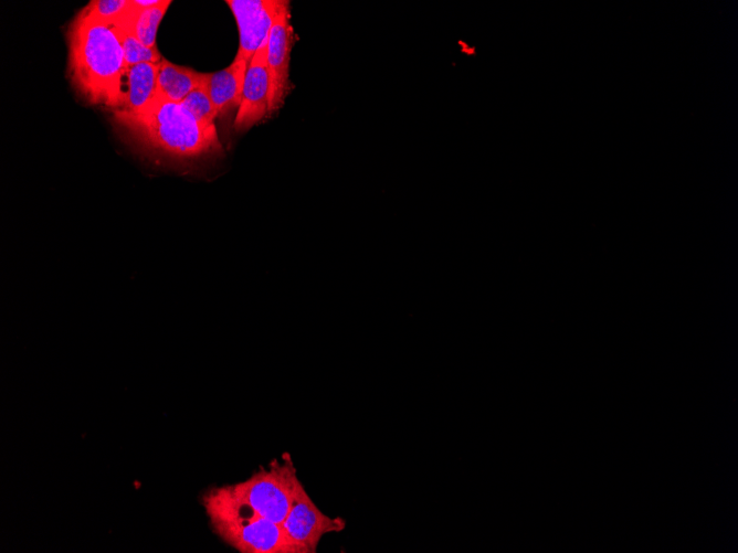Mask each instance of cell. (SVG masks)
<instances>
[{"instance_id":"7c38bea8","label":"cell","mask_w":738,"mask_h":553,"mask_svg":"<svg viewBox=\"0 0 738 553\" xmlns=\"http://www.w3.org/2000/svg\"><path fill=\"white\" fill-rule=\"evenodd\" d=\"M131 7L110 25L120 43L125 66L139 63L158 64L162 55L156 47L145 46L135 35L131 24Z\"/></svg>"},{"instance_id":"9a60e30c","label":"cell","mask_w":738,"mask_h":553,"mask_svg":"<svg viewBox=\"0 0 738 553\" xmlns=\"http://www.w3.org/2000/svg\"><path fill=\"white\" fill-rule=\"evenodd\" d=\"M131 7V0H95L83 9L92 17L112 24Z\"/></svg>"},{"instance_id":"52a82bcc","label":"cell","mask_w":738,"mask_h":553,"mask_svg":"<svg viewBox=\"0 0 738 553\" xmlns=\"http://www.w3.org/2000/svg\"><path fill=\"white\" fill-rule=\"evenodd\" d=\"M287 0H226L240 34L236 56L250 63L260 45L268 38L270 30L288 3Z\"/></svg>"},{"instance_id":"30bf717a","label":"cell","mask_w":738,"mask_h":553,"mask_svg":"<svg viewBox=\"0 0 738 553\" xmlns=\"http://www.w3.org/2000/svg\"><path fill=\"white\" fill-rule=\"evenodd\" d=\"M158 64L139 63L125 66L117 109L137 113L157 98Z\"/></svg>"},{"instance_id":"2e32d148","label":"cell","mask_w":738,"mask_h":553,"mask_svg":"<svg viewBox=\"0 0 738 553\" xmlns=\"http://www.w3.org/2000/svg\"><path fill=\"white\" fill-rule=\"evenodd\" d=\"M161 0H131V3L137 9H147L154 6H157Z\"/></svg>"},{"instance_id":"8992f818","label":"cell","mask_w":738,"mask_h":553,"mask_svg":"<svg viewBox=\"0 0 738 553\" xmlns=\"http://www.w3.org/2000/svg\"><path fill=\"white\" fill-rule=\"evenodd\" d=\"M294 42L289 2L275 19L267 39V68L270 75L268 117L284 104L291 91L289 61Z\"/></svg>"},{"instance_id":"7a4b0ae2","label":"cell","mask_w":738,"mask_h":553,"mask_svg":"<svg viewBox=\"0 0 738 553\" xmlns=\"http://www.w3.org/2000/svg\"><path fill=\"white\" fill-rule=\"evenodd\" d=\"M115 125L146 151L194 160L221 151L214 124L199 121L180 103L156 98L137 113L112 110Z\"/></svg>"},{"instance_id":"4fadbf2b","label":"cell","mask_w":738,"mask_h":553,"mask_svg":"<svg viewBox=\"0 0 738 553\" xmlns=\"http://www.w3.org/2000/svg\"><path fill=\"white\" fill-rule=\"evenodd\" d=\"M171 3L172 1L170 0H161L159 4L147 9H137L133 6V30L137 39L145 46L156 47V34L158 26Z\"/></svg>"},{"instance_id":"5bb4252c","label":"cell","mask_w":738,"mask_h":553,"mask_svg":"<svg viewBox=\"0 0 738 553\" xmlns=\"http://www.w3.org/2000/svg\"><path fill=\"white\" fill-rule=\"evenodd\" d=\"M180 104L201 123L214 124V119L218 117L204 82L190 92Z\"/></svg>"},{"instance_id":"3957f363","label":"cell","mask_w":738,"mask_h":553,"mask_svg":"<svg viewBox=\"0 0 738 553\" xmlns=\"http://www.w3.org/2000/svg\"><path fill=\"white\" fill-rule=\"evenodd\" d=\"M203 506L213 532L241 553H303L282 524L235 500L225 486L207 491Z\"/></svg>"},{"instance_id":"277c9868","label":"cell","mask_w":738,"mask_h":553,"mask_svg":"<svg viewBox=\"0 0 738 553\" xmlns=\"http://www.w3.org/2000/svg\"><path fill=\"white\" fill-rule=\"evenodd\" d=\"M292 456L271 460L244 481L225 486L231 496L261 517L282 524L291 510L298 482Z\"/></svg>"},{"instance_id":"5b68a950","label":"cell","mask_w":738,"mask_h":553,"mask_svg":"<svg viewBox=\"0 0 738 553\" xmlns=\"http://www.w3.org/2000/svg\"><path fill=\"white\" fill-rule=\"evenodd\" d=\"M282 525L303 553H315L325 534L345 530L346 520L325 514L298 480L291 510Z\"/></svg>"},{"instance_id":"8fae6325","label":"cell","mask_w":738,"mask_h":553,"mask_svg":"<svg viewBox=\"0 0 738 553\" xmlns=\"http://www.w3.org/2000/svg\"><path fill=\"white\" fill-rule=\"evenodd\" d=\"M204 82V73L178 65L162 57L158 63L157 97L181 103L182 99Z\"/></svg>"},{"instance_id":"6da1fadb","label":"cell","mask_w":738,"mask_h":553,"mask_svg":"<svg viewBox=\"0 0 738 553\" xmlns=\"http://www.w3.org/2000/svg\"><path fill=\"white\" fill-rule=\"evenodd\" d=\"M67 77L91 105L117 109L122 93L124 54L110 24L82 9L67 28Z\"/></svg>"},{"instance_id":"9c48e42d","label":"cell","mask_w":738,"mask_h":553,"mask_svg":"<svg viewBox=\"0 0 738 553\" xmlns=\"http://www.w3.org/2000/svg\"><path fill=\"white\" fill-rule=\"evenodd\" d=\"M249 63L236 56L225 68L204 73V84L218 116L240 106Z\"/></svg>"},{"instance_id":"ba28073f","label":"cell","mask_w":738,"mask_h":553,"mask_svg":"<svg viewBox=\"0 0 738 553\" xmlns=\"http://www.w3.org/2000/svg\"><path fill=\"white\" fill-rule=\"evenodd\" d=\"M267 39L256 50L246 70L242 100L234 120V128L238 131L249 130L265 118H270Z\"/></svg>"}]
</instances>
